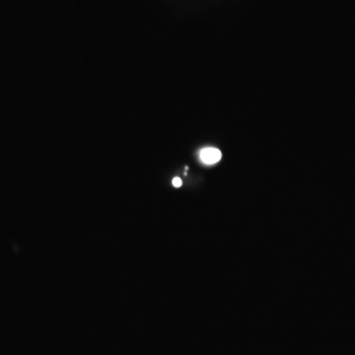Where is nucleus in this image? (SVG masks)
<instances>
[{"label": "nucleus", "mask_w": 355, "mask_h": 355, "mask_svg": "<svg viewBox=\"0 0 355 355\" xmlns=\"http://www.w3.org/2000/svg\"><path fill=\"white\" fill-rule=\"evenodd\" d=\"M199 155L204 165H215L221 159V153L216 148H205Z\"/></svg>", "instance_id": "obj_1"}, {"label": "nucleus", "mask_w": 355, "mask_h": 355, "mask_svg": "<svg viewBox=\"0 0 355 355\" xmlns=\"http://www.w3.org/2000/svg\"><path fill=\"white\" fill-rule=\"evenodd\" d=\"M173 184H174V187H180V186H182V180H180L179 178H175V179L173 180Z\"/></svg>", "instance_id": "obj_2"}]
</instances>
